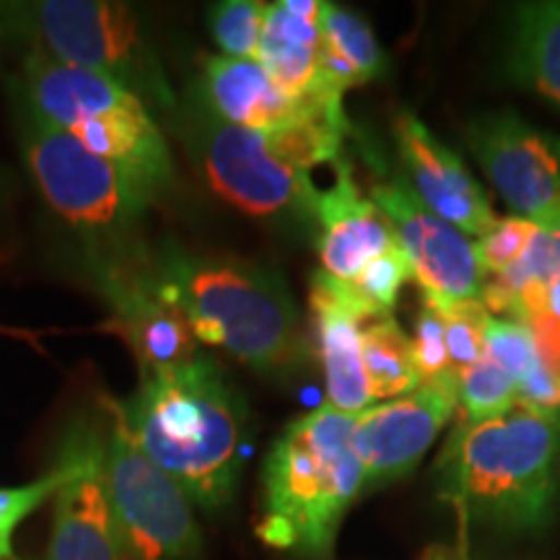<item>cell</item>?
Instances as JSON below:
<instances>
[{"mask_svg": "<svg viewBox=\"0 0 560 560\" xmlns=\"http://www.w3.org/2000/svg\"><path fill=\"white\" fill-rule=\"evenodd\" d=\"M467 143L503 202L540 229H560V138L514 112L475 117Z\"/></svg>", "mask_w": 560, "mask_h": 560, "instance_id": "12", "label": "cell"}, {"mask_svg": "<svg viewBox=\"0 0 560 560\" xmlns=\"http://www.w3.org/2000/svg\"><path fill=\"white\" fill-rule=\"evenodd\" d=\"M410 278L412 268L408 255H405L400 244H395L376 260H371L353 283H346V289L353 304L359 306L363 319L371 322L389 317V312L397 304V296H400V289Z\"/></svg>", "mask_w": 560, "mask_h": 560, "instance_id": "23", "label": "cell"}, {"mask_svg": "<svg viewBox=\"0 0 560 560\" xmlns=\"http://www.w3.org/2000/svg\"><path fill=\"white\" fill-rule=\"evenodd\" d=\"M206 109L219 120L247 130H280L306 117H327L325 112L285 94L260 60H240L215 55L202 68ZM332 120V117H327ZM348 125L350 120H332Z\"/></svg>", "mask_w": 560, "mask_h": 560, "instance_id": "19", "label": "cell"}, {"mask_svg": "<svg viewBox=\"0 0 560 560\" xmlns=\"http://www.w3.org/2000/svg\"><path fill=\"white\" fill-rule=\"evenodd\" d=\"M312 219L319 229L317 252L322 272L340 283H353L371 260L397 244L395 231L382 210L361 195L348 161L332 172V185L317 187Z\"/></svg>", "mask_w": 560, "mask_h": 560, "instance_id": "16", "label": "cell"}, {"mask_svg": "<svg viewBox=\"0 0 560 560\" xmlns=\"http://www.w3.org/2000/svg\"><path fill=\"white\" fill-rule=\"evenodd\" d=\"M0 16L9 32L32 42V52L120 83L149 109H172L177 102L164 60L140 13L130 5L109 0H42L0 5Z\"/></svg>", "mask_w": 560, "mask_h": 560, "instance_id": "7", "label": "cell"}, {"mask_svg": "<svg viewBox=\"0 0 560 560\" xmlns=\"http://www.w3.org/2000/svg\"><path fill=\"white\" fill-rule=\"evenodd\" d=\"M457 405V384H420L408 395L359 412L350 441L363 467V488H382L416 470Z\"/></svg>", "mask_w": 560, "mask_h": 560, "instance_id": "14", "label": "cell"}, {"mask_svg": "<svg viewBox=\"0 0 560 560\" xmlns=\"http://www.w3.org/2000/svg\"><path fill=\"white\" fill-rule=\"evenodd\" d=\"M457 400L467 423H480L511 410L516 405V382L490 359H480L457 376Z\"/></svg>", "mask_w": 560, "mask_h": 560, "instance_id": "25", "label": "cell"}, {"mask_svg": "<svg viewBox=\"0 0 560 560\" xmlns=\"http://www.w3.org/2000/svg\"><path fill=\"white\" fill-rule=\"evenodd\" d=\"M66 478V467L55 462L52 472H47L45 478L26 482V486L0 488V560L16 558L13 556V532H16L19 524L30 514H34L42 503L58 493Z\"/></svg>", "mask_w": 560, "mask_h": 560, "instance_id": "28", "label": "cell"}, {"mask_svg": "<svg viewBox=\"0 0 560 560\" xmlns=\"http://www.w3.org/2000/svg\"><path fill=\"white\" fill-rule=\"evenodd\" d=\"M310 304L317 325L319 361L330 400L327 405L348 416H359L374 405L361 353V330L366 319L350 299L346 283L322 270L312 280Z\"/></svg>", "mask_w": 560, "mask_h": 560, "instance_id": "18", "label": "cell"}, {"mask_svg": "<svg viewBox=\"0 0 560 560\" xmlns=\"http://www.w3.org/2000/svg\"><path fill=\"white\" fill-rule=\"evenodd\" d=\"M486 359L493 361L503 374H509L520 384L522 376L537 361L529 327L520 317H488Z\"/></svg>", "mask_w": 560, "mask_h": 560, "instance_id": "29", "label": "cell"}, {"mask_svg": "<svg viewBox=\"0 0 560 560\" xmlns=\"http://www.w3.org/2000/svg\"><path fill=\"white\" fill-rule=\"evenodd\" d=\"M319 0H280L265 11L257 60L293 100L312 104L332 120H348L342 94L327 89L319 73Z\"/></svg>", "mask_w": 560, "mask_h": 560, "instance_id": "17", "label": "cell"}, {"mask_svg": "<svg viewBox=\"0 0 560 560\" xmlns=\"http://www.w3.org/2000/svg\"><path fill=\"white\" fill-rule=\"evenodd\" d=\"M265 11H268V3H257V0H223L210 9V34L226 58H257Z\"/></svg>", "mask_w": 560, "mask_h": 560, "instance_id": "26", "label": "cell"}, {"mask_svg": "<svg viewBox=\"0 0 560 560\" xmlns=\"http://www.w3.org/2000/svg\"><path fill=\"white\" fill-rule=\"evenodd\" d=\"M387 58L361 13L335 3H322L319 13V73L327 89H346L382 79Z\"/></svg>", "mask_w": 560, "mask_h": 560, "instance_id": "20", "label": "cell"}, {"mask_svg": "<svg viewBox=\"0 0 560 560\" xmlns=\"http://www.w3.org/2000/svg\"><path fill=\"white\" fill-rule=\"evenodd\" d=\"M104 478L130 560H195L202 540L192 501L115 416L104 444Z\"/></svg>", "mask_w": 560, "mask_h": 560, "instance_id": "9", "label": "cell"}, {"mask_svg": "<svg viewBox=\"0 0 560 560\" xmlns=\"http://www.w3.org/2000/svg\"><path fill=\"white\" fill-rule=\"evenodd\" d=\"M353 125L327 117H306L280 130L236 128L200 112L195 125V153L215 192L257 219L312 215L319 166L346 161L342 143Z\"/></svg>", "mask_w": 560, "mask_h": 560, "instance_id": "5", "label": "cell"}, {"mask_svg": "<svg viewBox=\"0 0 560 560\" xmlns=\"http://www.w3.org/2000/svg\"><path fill=\"white\" fill-rule=\"evenodd\" d=\"M514 73L560 107V0L516 9Z\"/></svg>", "mask_w": 560, "mask_h": 560, "instance_id": "21", "label": "cell"}, {"mask_svg": "<svg viewBox=\"0 0 560 560\" xmlns=\"http://www.w3.org/2000/svg\"><path fill=\"white\" fill-rule=\"evenodd\" d=\"M400 159L408 170L410 190L431 213L467 236H482L495 223L493 208L457 153L446 149L412 112L395 120Z\"/></svg>", "mask_w": 560, "mask_h": 560, "instance_id": "15", "label": "cell"}, {"mask_svg": "<svg viewBox=\"0 0 560 560\" xmlns=\"http://www.w3.org/2000/svg\"><path fill=\"white\" fill-rule=\"evenodd\" d=\"M425 560H465V558H452V556H446V552H431Z\"/></svg>", "mask_w": 560, "mask_h": 560, "instance_id": "32", "label": "cell"}, {"mask_svg": "<svg viewBox=\"0 0 560 560\" xmlns=\"http://www.w3.org/2000/svg\"><path fill=\"white\" fill-rule=\"evenodd\" d=\"M89 278L112 310V322L136 355L140 374L195 359L187 322L164 304L143 268V249H91Z\"/></svg>", "mask_w": 560, "mask_h": 560, "instance_id": "13", "label": "cell"}, {"mask_svg": "<svg viewBox=\"0 0 560 560\" xmlns=\"http://www.w3.org/2000/svg\"><path fill=\"white\" fill-rule=\"evenodd\" d=\"M143 268L164 304L190 327L195 342L223 348L260 374L299 363V310L289 285L265 265L208 257L161 244L143 249Z\"/></svg>", "mask_w": 560, "mask_h": 560, "instance_id": "2", "label": "cell"}, {"mask_svg": "<svg viewBox=\"0 0 560 560\" xmlns=\"http://www.w3.org/2000/svg\"><path fill=\"white\" fill-rule=\"evenodd\" d=\"M441 317H444L450 366L454 380H457L480 359H486V325L490 314L482 306V301H467V304H457L441 312Z\"/></svg>", "mask_w": 560, "mask_h": 560, "instance_id": "27", "label": "cell"}, {"mask_svg": "<svg viewBox=\"0 0 560 560\" xmlns=\"http://www.w3.org/2000/svg\"><path fill=\"white\" fill-rule=\"evenodd\" d=\"M24 153L42 195L94 249H125L156 198L143 179L83 149L70 132L26 109Z\"/></svg>", "mask_w": 560, "mask_h": 560, "instance_id": "8", "label": "cell"}, {"mask_svg": "<svg viewBox=\"0 0 560 560\" xmlns=\"http://www.w3.org/2000/svg\"><path fill=\"white\" fill-rule=\"evenodd\" d=\"M439 495L462 520L540 529L560 486V412L516 402L480 423L462 420L436 465Z\"/></svg>", "mask_w": 560, "mask_h": 560, "instance_id": "3", "label": "cell"}, {"mask_svg": "<svg viewBox=\"0 0 560 560\" xmlns=\"http://www.w3.org/2000/svg\"><path fill=\"white\" fill-rule=\"evenodd\" d=\"M412 359H416V369L423 384H457L450 366V350H446L444 317L429 304L420 306L416 317Z\"/></svg>", "mask_w": 560, "mask_h": 560, "instance_id": "31", "label": "cell"}, {"mask_svg": "<svg viewBox=\"0 0 560 560\" xmlns=\"http://www.w3.org/2000/svg\"><path fill=\"white\" fill-rule=\"evenodd\" d=\"M361 353L374 400H395L423 384L412 359V340L405 335L400 322L392 317L363 325Z\"/></svg>", "mask_w": 560, "mask_h": 560, "instance_id": "22", "label": "cell"}, {"mask_svg": "<svg viewBox=\"0 0 560 560\" xmlns=\"http://www.w3.org/2000/svg\"><path fill=\"white\" fill-rule=\"evenodd\" d=\"M371 202L382 210L397 244L408 255L412 276L423 291V304L446 312L467 301H482L486 272L467 234L431 213L400 179L374 185Z\"/></svg>", "mask_w": 560, "mask_h": 560, "instance_id": "10", "label": "cell"}, {"mask_svg": "<svg viewBox=\"0 0 560 560\" xmlns=\"http://www.w3.org/2000/svg\"><path fill=\"white\" fill-rule=\"evenodd\" d=\"M138 446L195 506H226L242 472L247 408L215 361L195 359L140 376L128 402H112Z\"/></svg>", "mask_w": 560, "mask_h": 560, "instance_id": "1", "label": "cell"}, {"mask_svg": "<svg viewBox=\"0 0 560 560\" xmlns=\"http://www.w3.org/2000/svg\"><path fill=\"white\" fill-rule=\"evenodd\" d=\"M537 231H540L537 223L520 219V215H509V219L495 221L480 236V242L475 244L482 272L486 276H499V272L509 270L514 262H520Z\"/></svg>", "mask_w": 560, "mask_h": 560, "instance_id": "30", "label": "cell"}, {"mask_svg": "<svg viewBox=\"0 0 560 560\" xmlns=\"http://www.w3.org/2000/svg\"><path fill=\"white\" fill-rule=\"evenodd\" d=\"M26 109L73 136L83 149L112 161L161 192L174 179V159L151 109L104 75L39 52L21 68Z\"/></svg>", "mask_w": 560, "mask_h": 560, "instance_id": "6", "label": "cell"}, {"mask_svg": "<svg viewBox=\"0 0 560 560\" xmlns=\"http://www.w3.org/2000/svg\"><path fill=\"white\" fill-rule=\"evenodd\" d=\"M11 560H21V558H11Z\"/></svg>", "mask_w": 560, "mask_h": 560, "instance_id": "33", "label": "cell"}, {"mask_svg": "<svg viewBox=\"0 0 560 560\" xmlns=\"http://www.w3.org/2000/svg\"><path fill=\"white\" fill-rule=\"evenodd\" d=\"M102 429L81 418L70 423L58 446L68 478L55 493L47 560H130L104 478Z\"/></svg>", "mask_w": 560, "mask_h": 560, "instance_id": "11", "label": "cell"}, {"mask_svg": "<svg viewBox=\"0 0 560 560\" xmlns=\"http://www.w3.org/2000/svg\"><path fill=\"white\" fill-rule=\"evenodd\" d=\"M514 317L529 327L537 361L560 384V280L522 291Z\"/></svg>", "mask_w": 560, "mask_h": 560, "instance_id": "24", "label": "cell"}, {"mask_svg": "<svg viewBox=\"0 0 560 560\" xmlns=\"http://www.w3.org/2000/svg\"><path fill=\"white\" fill-rule=\"evenodd\" d=\"M353 425L355 416L325 405L280 433L262 465L257 537L265 545L306 560L332 556L342 516L366 490Z\"/></svg>", "mask_w": 560, "mask_h": 560, "instance_id": "4", "label": "cell"}]
</instances>
